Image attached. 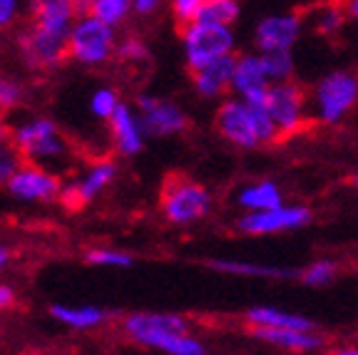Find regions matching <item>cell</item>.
<instances>
[{"label":"cell","mask_w":358,"mask_h":355,"mask_svg":"<svg viewBox=\"0 0 358 355\" xmlns=\"http://www.w3.org/2000/svg\"><path fill=\"white\" fill-rule=\"evenodd\" d=\"M358 102V75L338 70L316 85L311 94L313 117L324 124H336Z\"/></svg>","instance_id":"cell-1"},{"label":"cell","mask_w":358,"mask_h":355,"mask_svg":"<svg viewBox=\"0 0 358 355\" xmlns=\"http://www.w3.org/2000/svg\"><path fill=\"white\" fill-rule=\"evenodd\" d=\"M185 38V55L192 73L207 67L209 62L222 60L234 50V33L229 25H212V22H194L182 30Z\"/></svg>","instance_id":"cell-2"},{"label":"cell","mask_w":358,"mask_h":355,"mask_svg":"<svg viewBox=\"0 0 358 355\" xmlns=\"http://www.w3.org/2000/svg\"><path fill=\"white\" fill-rule=\"evenodd\" d=\"M164 214L174 224H192L209 211V191L189 179L174 177L164 187L162 196Z\"/></svg>","instance_id":"cell-3"},{"label":"cell","mask_w":358,"mask_h":355,"mask_svg":"<svg viewBox=\"0 0 358 355\" xmlns=\"http://www.w3.org/2000/svg\"><path fill=\"white\" fill-rule=\"evenodd\" d=\"M266 112L281 134H296L306 119V94L296 82L271 85L266 94Z\"/></svg>","instance_id":"cell-4"},{"label":"cell","mask_w":358,"mask_h":355,"mask_svg":"<svg viewBox=\"0 0 358 355\" xmlns=\"http://www.w3.org/2000/svg\"><path fill=\"white\" fill-rule=\"evenodd\" d=\"M112 45H115V33H112L110 25H105L97 17L87 15L80 17L73 25V33H70V52L73 57H78L80 62H87V65H95L110 57Z\"/></svg>","instance_id":"cell-5"},{"label":"cell","mask_w":358,"mask_h":355,"mask_svg":"<svg viewBox=\"0 0 358 355\" xmlns=\"http://www.w3.org/2000/svg\"><path fill=\"white\" fill-rule=\"evenodd\" d=\"M301 17L296 13H279V15H266L257 22L254 30V43L259 52H291V48L301 38Z\"/></svg>","instance_id":"cell-6"},{"label":"cell","mask_w":358,"mask_h":355,"mask_svg":"<svg viewBox=\"0 0 358 355\" xmlns=\"http://www.w3.org/2000/svg\"><path fill=\"white\" fill-rule=\"evenodd\" d=\"M311 222V211L306 206H279L262 214H244L236 222V229L249 236H268V233L294 231Z\"/></svg>","instance_id":"cell-7"},{"label":"cell","mask_w":358,"mask_h":355,"mask_svg":"<svg viewBox=\"0 0 358 355\" xmlns=\"http://www.w3.org/2000/svg\"><path fill=\"white\" fill-rule=\"evenodd\" d=\"M13 145L30 159H52L62 157L65 147L57 137V129L50 119H33L13 132Z\"/></svg>","instance_id":"cell-8"},{"label":"cell","mask_w":358,"mask_h":355,"mask_svg":"<svg viewBox=\"0 0 358 355\" xmlns=\"http://www.w3.org/2000/svg\"><path fill=\"white\" fill-rule=\"evenodd\" d=\"M217 129L231 145L254 150L259 147L257 127H254L252 110L244 100H229L217 110Z\"/></svg>","instance_id":"cell-9"},{"label":"cell","mask_w":358,"mask_h":355,"mask_svg":"<svg viewBox=\"0 0 358 355\" xmlns=\"http://www.w3.org/2000/svg\"><path fill=\"white\" fill-rule=\"evenodd\" d=\"M124 331L134 340L155 348L167 335H185L187 321L174 316V313H134L124 321Z\"/></svg>","instance_id":"cell-10"},{"label":"cell","mask_w":358,"mask_h":355,"mask_svg":"<svg viewBox=\"0 0 358 355\" xmlns=\"http://www.w3.org/2000/svg\"><path fill=\"white\" fill-rule=\"evenodd\" d=\"M140 122L142 129L147 134H174V132H182L187 127V119H185V112L179 110L177 105H169V102H162L152 97V94H142L140 100Z\"/></svg>","instance_id":"cell-11"},{"label":"cell","mask_w":358,"mask_h":355,"mask_svg":"<svg viewBox=\"0 0 358 355\" xmlns=\"http://www.w3.org/2000/svg\"><path fill=\"white\" fill-rule=\"evenodd\" d=\"M8 191H10L15 199L48 201L60 194V182H57V177L43 172V169L25 167V169H17L15 177L8 182Z\"/></svg>","instance_id":"cell-12"},{"label":"cell","mask_w":358,"mask_h":355,"mask_svg":"<svg viewBox=\"0 0 358 355\" xmlns=\"http://www.w3.org/2000/svg\"><path fill=\"white\" fill-rule=\"evenodd\" d=\"M70 50V40L57 38V35L45 33L40 28H30L22 38V52L30 60V65L38 67H52L62 60V55Z\"/></svg>","instance_id":"cell-13"},{"label":"cell","mask_w":358,"mask_h":355,"mask_svg":"<svg viewBox=\"0 0 358 355\" xmlns=\"http://www.w3.org/2000/svg\"><path fill=\"white\" fill-rule=\"evenodd\" d=\"M30 8L35 13V28L70 40V33H73L75 25V3H67V0H43V3H33Z\"/></svg>","instance_id":"cell-14"},{"label":"cell","mask_w":358,"mask_h":355,"mask_svg":"<svg viewBox=\"0 0 358 355\" xmlns=\"http://www.w3.org/2000/svg\"><path fill=\"white\" fill-rule=\"evenodd\" d=\"M246 321L252 328H276V331H299V333H311L313 323L299 313L274 308V305H257L246 311Z\"/></svg>","instance_id":"cell-15"},{"label":"cell","mask_w":358,"mask_h":355,"mask_svg":"<svg viewBox=\"0 0 358 355\" xmlns=\"http://www.w3.org/2000/svg\"><path fill=\"white\" fill-rule=\"evenodd\" d=\"M234 67L236 57L227 55L222 60L209 62L207 67H201L194 73V87L201 97H217L227 87H231V80H234Z\"/></svg>","instance_id":"cell-16"},{"label":"cell","mask_w":358,"mask_h":355,"mask_svg":"<svg viewBox=\"0 0 358 355\" xmlns=\"http://www.w3.org/2000/svg\"><path fill=\"white\" fill-rule=\"evenodd\" d=\"M112 177H115V164H112V161H100V164H95V167L90 169L83 182L70 184V187L62 191V196H65L70 206H83V204H87L90 199H95L102 189L112 182Z\"/></svg>","instance_id":"cell-17"},{"label":"cell","mask_w":358,"mask_h":355,"mask_svg":"<svg viewBox=\"0 0 358 355\" xmlns=\"http://www.w3.org/2000/svg\"><path fill=\"white\" fill-rule=\"evenodd\" d=\"M268 87H271V82H268L266 70H264L262 55H241V57H236L231 89L239 94L241 100H244V97H249V94L259 92V89H268Z\"/></svg>","instance_id":"cell-18"},{"label":"cell","mask_w":358,"mask_h":355,"mask_svg":"<svg viewBox=\"0 0 358 355\" xmlns=\"http://www.w3.org/2000/svg\"><path fill=\"white\" fill-rule=\"evenodd\" d=\"M112 132H115V142H117L120 152L122 154H137L142 150V137H145V129H142L140 119H134L132 110L127 105H120L117 112L112 115Z\"/></svg>","instance_id":"cell-19"},{"label":"cell","mask_w":358,"mask_h":355,"mask_svg":"<svg viewBox=\"0 0 358 355\" xmlns=\"http://www.w3.org/2000/svg\"><path fill=\"white\" fill-rule=\"evenodd\" d=\"M252 335L276 348L294 350V353H306L324 345V340L313 333H299V331H276V328H252Z\"/></svg>","instance_id":"cell-20"},{"label":"cell","mask_w":358,"mask_h":355,"mask_svg":"<svg viewBox=\"0 0 358 355\" xmlns=\"http://www.w3.org/2000/svg\"><path fill=\"white\" fill-rule=\"evenodd\" d=\"M239 204L249 214H262V211L279 209V206H284V201H281V189L274 182H257L241 189Z\"/></svg>","instance_id":"cell-21"},{"label":"cell","mask_w":358,"mask_h":355,"mask_svg":"<svg viewBox=\"0 0 358 355\" xmlns=\"http://www.w3.org/2000/svg\"><path fill=\"white\" fill-rule=\"evenodd\" d=\"M52 316L57 321L67 323L70 328H92L105 321V311L95 305H83V308H70V305H52Z\"/></svg>","instance_id":"cell-22"},{"label":"cell","mask_w":358,"mask_h":355,"mask_svg":"<svg viewBox=\"0 0 358 355\" xmlns=\"http://www.w3.org/2000/svg\"><path fill=\"white\" fill-rule=\"evenodd\" d=\"M212 268L222 273H236V276H264V278H289L296 276V271H286L276 266H262V263H244V261H212Z\"/></svg>","instance_id":"cell-23"},{"label":"cell","mask_w":358,"mask_h":355,"mask_svg":"<svg viewBox=\"0 0 358 355\" xmlns=\"http://www.w3.org/2000/svg\"><path fill=\"white\" fill-rule=\"evenodd\" d=\"M241 6L234 0H204L196 22H212V25H229L239 17Z\"/></svg>","instance_id":"cell-24"},{"label":"cell","mask_w":358,"mask_h":355,"mask_svg":"<svg viewBox=\"0 0 358 355\" xmlns=\"http://www.w3.org/2000/svg\"><path fill=\"white\" fill-rule=\"evenodd\" d=\"M264 70H266V78L271 85L291 82L294 78V55L291 52H266L262 55Z\"/></svg>","instance_id":"cell-25"},{"label":"cell","mask_w":358,"mask_h":355,"mask_svg":"<svg viewBox=\"0 0 358 355\" xmlns=\"http://www.w3.org/2000/svg\"><path fill=\"white\" fill-rule=\"evenodd\" d=\"M129 8H132L129 0H92L90 3V15L112 28V25H117V22L124 20Z\"/></svg>","instance_id":"cell-26"},{"label":"cell","mask_w":358,"mask_h":355,"mask_svg":"<svg viewBox=\"0 0 358 355\" xmlns=\"http://www.w3.org/2000/svg\"><path fill=\"white\" fill-rule=\"evenodd\" d=\"M334 278H336V266L331 261H326V259L313 261L311 266H306L301 271V281L306 283V286H326V283H331Z\"/></svg>","instance_id":"cell-27"},{"label":"cell","mask_w":358,"mask_h":355,"mask_svg":"<svg viewBox=\"0 0 358 355\" xmlns=\"http://www.w3.org/2000/svg\"><path fill=\"white\" fill-rule=\"evenodd\" d=\"M201 6H204V0H174L172 13H174V20L182 25V30L194 25L196 17H199Z\"/></svg>","instance_id":"cell-28"},{"label":"cell","mask_w":358,"mask_h":355,"mask_svg":"<svg viewBox=\"0 0 358 355\" xmlns=\"http://www.w3.org/2000/svg\"><path fill=\"white\" fill-rule=\"evenodd\" d=\"M343 17H346V10L343 8H324V10L319 13V17H316V28H319L321 35H334L336 30L343 25Z\"/></svg>","instance_id":"cell-29"},{"label":"cell","mask_w":358,"mask_h":355,"mask_svg":"<svg viewBox=\"0 0 358 355\" xmlns=\"http://www.w3.org/2000/svg\"><path fill=\"white\" fill-rule=\"evenodd\" d=\"M120 102H117V94L112 92V89H97L92 94V112L102 119H112V115L117 112Z\"/></svg>","instance_id":"cell-30"},{"label":"cell","mask_w":358,"mask_h":355,"mask_svg":"<svg viewBox=\"0 0 358 355\" xmlns=\"http://www.w3.org/2000/svg\"><path fill=\"white\" fill-rule=\"evenodd\" d=\"M90 263H97V266H132V259L127 254H120V251H107L97 249L87 254Z\"/></svg>","instance_id":"cell-31"},{"label":"cell","mask_w":358,"mask_h":355,"mask_svg":"<svg viewBox=\"0 0 358 355\" xmlns=\"http://www.w3.org/2000/svg\"><path fill=\"white\" fill-rule=\"evenodd\" d=\"M17 169H20L17 167V150H13L8 145H0V184L10 182Z\"/></svg>","instance_id":"cell-32"},{"label":"cell","mask_w":358,"mask_h":355,"mask_svg":"<svg viewBox=\"0 0 358 355\" xmlns=\"http://www.w3.org/2000/svg\"><path fill=\"white\" fill-rule=\"evenodd\" d=\"M117 55L120 57H127V60H140V57L147 55V48L137 40H124V43L117 45Z\"/></svg>","instance_id":"cell-33"},{"label":"cell","mask_w":358,"mask_h":355,"mask_svg":"<svg viewBox=\"0 0 358 355\" xmlns=\"http://www.w3.org/2000/svg\"><path fill=\"white\" fill-rule=\"evenodd\" d=\"M17 100H20V87L0 80V107H13L17 105Z\"/></svg>","instance_id":"cell-34"},{"label":"cell","mask_w":358,"mask_h":355,"mask_svg":"<svg viewBox=\"0 0 358 355\" xmlns=\"http://www.w3.org/2000/svg\"><path fill=\"white\" fill-rule=\"evenodd\" d=\"M17 15V3L15 0H0V28H6L15 20Z\"/></svg>","instance_id":"cell-35"},{"label":"cell","mask_w":358,"mask_h":355,"mask_svg":"<svg viewBox=\"0 0 358 355\" xmlns=\"http://www.w3.org/2000/svg\"><path fill=\"white\" fill-rule=\"evenodd\" d=\"M132 8L137 13H142V15H147V13L157 10V8H159V3H157V0H134Z\"/></svg>","instance_id":"cell-36"},{"label":"cell","mask_w":358,"mask_h":355,"mask_svg":"<svg viewBox=\"0 0 358 355\" xmlns=\"http://www.w3.org/2000/svg\"><path fill=\"white\" fill-rule=\"evenodd\" d=\"M10 303H13V291L8 286H0V311L8 308Z\"/></svg>","instance_id":"cell-37"},{"label":"cell","mask_w":358,"mask_h":355,"mask_svg":"<svg viewBox=\"0 0 358 355\" xmlns=\"http://www.w3.org/2000/svg\"><path fill=\"white\" fill-rule=\"evenodd\" d=\"M331 355H358V345H343V348L331 350Z\"/></svg>","instance_id":"cell-38"},{"label":"cell","mask_w":358,"mask_h":355,"mask_svg":"<svg viewBox=\"0 0 358 355\" xmlns=\"http://www.w3.org/2000/svg\"><path fill=\"white\" fill-rule=\"evenodd\" d=\"M346 17H353V20H358V0H351L346 6Z\"/></svg>","instance_id":"cell-39"},{"label":"cell","mask_w":358,"mask_h":355,"mask_svg":"<svg viewBox=\"0 0 358 355\" xmlns=\"http://www.w3.org/2000/svg\"><path fill=\"white\" fill-rule=\"evenodd\" d=\"M6 263H8V251L3 249V246H0V271L6 268Z\"/></svg>","instance_id":"cell-40"},{"label":"cell","mask_w":358,"mask_h":355,"mask_svg":"<svg viewBox=\"0 0 358 355\" xmlns=\"http://www.w3.org/2000/svg\"><path fill=\"white\" fill-rule=\"evenodd\" d=\"M0 145H6V127L0 124Z\"/></svg>","instance_id":"cell-41"},{"label":"cell","mask_w":358,"mask_h":355,"mask_svg":"<svg viewBox=\"0 0 358 355\" xmlns=\"http://www.w3.org/2000/svg\"><path fill=\"white\" fill-rule=\"evenodd\" d=\"M356 182H358V174H356Z\"/></svg>","instance_id":"cell-42"}]
</instances>
